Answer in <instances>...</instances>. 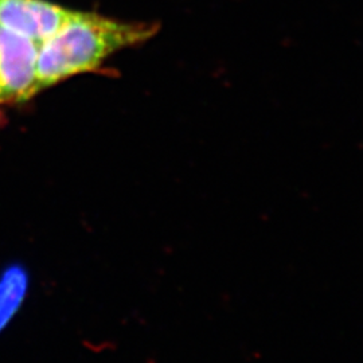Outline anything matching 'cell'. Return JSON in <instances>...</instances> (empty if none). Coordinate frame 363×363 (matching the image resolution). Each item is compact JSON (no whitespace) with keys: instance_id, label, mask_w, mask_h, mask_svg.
<instances>
[{"instance_id":"obj_1","label":"cell","mask_w":363,"mask_h":363,"mask_svg":"<svg viewBox=\"0 0 363 363\" xmlns=\"http://www.w3.org/2000/svg\"><path fill=\"white\" fill-rule=\"evenodd\" d=\"M157 25L120 22L97 13L72 11L65 23L39 45V91L72 76L97 70L115 52L142 45Z\"/></svg>"},{"instance_id":"obj_2","label":"cell","mask_w":363,"mask_h":363,"mask_svg":"<svg viewBox=\"0 0 363 363\" xmlns=\"http://www.w3.org/2000/svg\"><path fill=\"white\" fill-rule=\"evenodd\" d=\"M39 43L0 27V106L28 101L39 93Z\"/></svg>"},{"instance_id":"obj_3","label":"cell","mask_w":363,"mask_h":363,"mask_svg":"<svg viewBox=\"0 0 363 363\" xmlns=\"http://www.w3.org/2000/svg\"><path fill=\"white\" fill-rule=\"evenodd\" d=\"M72 11L48 0H0V27L40 45L65 23Z\"/></svg>"},{"instance_id":"obj_4","label":"cell","mask_w":363,"mask_h":363,"mask_svg":"<svg viewBox=\"0 0 363 363\" xmlns=\"http://www.w3.org/2000/svg\"><path fill=\"white\" fill-rule=\"evenodd\" d=\"M27 272L19 265L7 268L0 276V333L10 323L26 298Z\"/></svg>"}]
</instances>
